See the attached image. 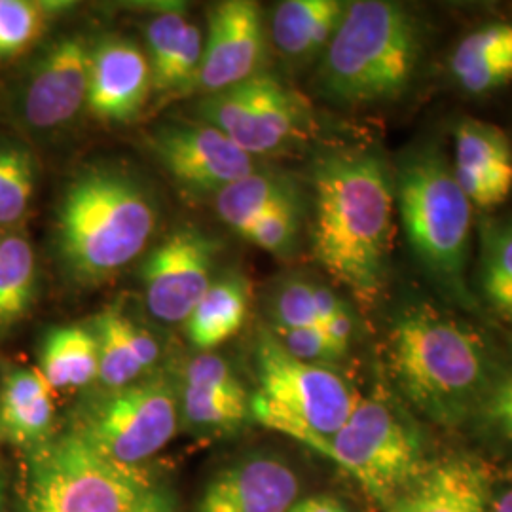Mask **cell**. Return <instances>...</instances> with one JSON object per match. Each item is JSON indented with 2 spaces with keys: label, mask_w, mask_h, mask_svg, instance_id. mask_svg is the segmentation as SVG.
Returning <instances> with one entry per match:
<instances>
[{
  "label": "cell",
  "mask_w": 512,
  "mask_h": 512,
  "mask_svg": "<svg viewBox=\"0 0 512 512\" xmlns=\"http://www.w3.org/2000/svg\"><path fill=\"white\" fill-rule=\"evenodd\" d=\"M217 243L186 226L156 245L141 268L148 311L162 323H184L211 287Z\"/></svg>",
  "instance_id": "cell-13"
},
{
  "label": "cell",
  "mask_w": 512,
  "mask_h": 512,
  "mask_svg": "<svg viewBox=\"0 0 512 512\" xmlns=\"http://www.w3.org/2000/svg\"><path fill=\"white\" fill-rule=\"evenodd\" d=\"M92 48L78 35L59 38L31 63L14 95L19 122L42 135L73 126L88 103Z\"/></svg>",
  "instance_id": "cell-11"
},
{
  "label": "cell",
  "mask_w": 512,
  "mask_h": 512,
  "mask_svg": "<svg viewBox=\"0 0 512 512\" xmlns=\"http://www.w3.org/2000/svg\"><path fill=\"white\" fill-rule=\"evenodd\" d=\"M450 71L459 88L486 95L512 82V23L495 21L478 27L456 46Z\"/></svg>",
  "instance_id": "cell-23"
},
{
  "label": "cell",
  "mask_w": 512,
  "mask_h": 512,
  "mask_svg": "<svg viewBox=\"0 0 512 512\" xmlns=\"http://www.w3.org/2000/svg\"><path fill=\"white\" fill-rule=\"evenodd\" d=\"M37 262L29 239L21 234L0 238V330L19 323L35 302Z\"/></svg>",
  "instance_id": "cell-29"
},
{
  "label": "cell",
  "mask_w": 512,
  "mask_h": 512,
  "mask_svg": "<svg viewBox=\"0 0 512 512\" xmlns=\"http://www.w3.org/2000/svg\"><path fill=\"white\" fill-rule=\"evenodd\" d=\"M150 90L147 54L133 40L107 37L93 46L86 107L95 118L128 124L145 107Z\"/></svg>",
  "instance_id": "cell-16"
},
{
  "label": "cell",
  "mask_w": 512,
  "mask_h": 512,
  "mask_svg": "<svg viewBox=\"0 0 512 512\" xmlns=\"http://www.w3.org/2000/svg\"><path fill=\"white\" fill-rule=\"evenodd\" d=\"M454 175L473 207L494 209L512 194V145L490 122L463 118L454 129Z\"/></svg>",
  "instance_id": "cell-18"
},
{
  "label": "cell",
  "mask_w": 512,
  "mask_h": 512,
  "mask_svg": "<svg viewBox=\"0 0 512 512\" xmlns=\"http://www.w3.org/2000/svg\"><path fill=\"white\" fill-rule=\"evenodd\" d=\"M0 512H8V480L0 469Z\"/></svg>",
  "instance_id": "cell-39"
},
{
  "label": "cell",
  "mask_w": 512,
  "mask_h": 512,
  "mask_svg": "<svg viewBox=\"0 0 512 512\" xmlns=\"http://www.w3.org/2000/svg\"><path fill=\"white\" fill-rule=\"evenodd\" d=\"M275 340L289 355L300 361L327 365L344 357L332 346L327 334L319 327H302V329H272Z\"/></svg>",
  "instance_id": "cell-34"
},
{
  "label": "cell",
  "mask_w": 512,
  "mask_h": 512,
  "mask_svg": "<svg viewBox=\"0 0 512 512\" xmlns=\"http://www.w3.org/2000/svg\"><path fill=\"white\" fill-rule=\"evenodd\" d=\"M476 410L490 431L512 442V372L492 382Z\"/></svg>",
  "instance_id": "cell-35"
},
{
  "label": "cell",
  "mask_w": 512,
  "mask_h": 512,
  "mask_svg": "<svg viewBox=\"0 0 512 512\" xmlns=\"http://www.w3.org/2000/svg\"><path fill=\"white\" fill-rule=\"evenodd\" d=\"M310 450L336 463L382 503H391L420 476V442L378 397H361L348 421Z\"/></svg>",
  "instance_id": "cell-9"
},
{
  "label": "cell",
  "mask_w": 512,
  "mask_h": 512,
  "mask_svg": "<svg viewBox=\"0 0 512 512\" xmlns=\"http://www.w3.org/2000/svg\"><path fill=\"white\" fill-rule=\"evenodd\" d=\"M340 0H287L275 8L272 40L277 52L293 63L323 54L346 14Z\"/></svg>",
  "instance_id": "cell-24"
},
{
  "label": "cell",
  "mask_w": 512,
  "mask_h": 512,
  "mask_svg": "<svg viewBox=\"0 0 512 512\" xmlns=\"http://www.w3.org/2000/svg\"><path fill=\"white\" fill-rule=\"evenodd\" d=\"M179 410L190 431L224 435L251 418V397L220 355L203 351L184 368Z\"/></svg>",
  "instance_id": "cell-17"
},
{
  "label": "cell",
  "mask_w": 512,
  "mask_h": 512,
  "mask_svg": "<svg viewBox=\"0 0 512 512\" xmlns=\"http://www.w3.org/2000/svg\"><path fill=\"white\" fill-rule=\"evenodd\" d=\"M393 186L406 239L423 272L450 298L469 304L465 270L473 205L452 165L437 145H416L399 158Z\"/></svg>",
  "instance_id": "cell-5"
},
{
  "label": "cell",
  "mask_w": 512,
  "mask_h": 512,
  "mask_svg": "<svg viewBox=\"0 0 512 512\" xmlns=\"http://www.w3.org/2000/svg\"><path fill=\"white\" fill-rule=\"evenodd\" d=\"M92 330L99 346L97 382L105 391L147 378L160 361L156 336L118 306L101 311L93 319Z\"/></svg>",
  "instance_id": "cell-19"
},
{
  "label": "cell",
  "mask_w": 512,
  "mask_h": 512,
  "mask_svg": "<svg viewBox=\"0 0 512 512\" xmlns=\"http://www.w3.org/2000/svg\"><path fill=\"white\" fill-rule=\"evenodd\" d=\"M507 317H509V319H511V321H512V311H511V313H509V315H507Z\"/></svg>",
  "instance_id": "cell-40"
},
{
  "label": "cell",
  "mask_w": 512,
  "mask_h": 512,
  "mask_svg": "<svg viewBox=\"0 0 512 512\" xmlns=\"http://www.w3.org/2000/svg\"><path fill=\"white\" fill-rule=\"evenodd\" d=\"M300 234V202L279 203L256 219L241 236L266 253L291 255Z\"/></svg>",
  "instance_id": "cell-32"
},
{
  "label": "cell",
  "mask_w": 512,
  "mask_h": 512,
  "mask_svg": "<svg viewBox=\"0 0 512 512\" xmlns=\"http://www.w3.org/2000/svg\"><path fill=\"white\" fill-rule=\"evenodd\" d=\"M40 374L52 389L86 387L99 378V346L92 327L65 325L48 332L40 348Z\"/></svg>",
  "instance_id": "cell-26"
},
{
  "label": "cell",
  "mask_w": 512,
  "mask_h": 512,
  "mask_svg": "<svg viewBox=\"0 0 512 512\" xmlns=\"http://www.w3.org/2000/svg\"><path fill=\"white\" fill-rule=\"evenodd\" d=\"M179 393L167 376L103 391L84 408L73 429L112 463L141 467L177 435Z\"/></svg>",
  "instance_id": "cell-8"
},
{
  "label": "cell",
  "mask_w": 512,
  "mask_h": 512,
  "mask_svg": "<svg viewBox=\"0 0 512 512\" xmlns=\"http://www.w3.org/2000/svg\"><path fill=\"white\" fill-rule=\"evenodd\" d=\"M480 285L497 311H512V217L488 224L480 251Z\"/></svg>",
  "instance_id": "cell-31"
},
{
  "label": "cell",
  "mask_w": 512,
  "mask_h": 512,
  "mask_svg": "<svg viewBox=\"0 0 512 512\" xmlns=\"http://www.w3.org/2000/svg\"><path fill=\"white\" fill-rule=\"evenodd\" d=\"M37 167L29 148L0 141V226L10 228L25 219L35 192Z\"/></svg>",
  "instance_id": "cell-30"
},
{
  "label": "cell",
  "mask_w": 512,
  "mask_h": 512,
  "mask_svg": "<svg viewBox=\"0 0 512 512\" xmlns=\"http://www.w3.org/2000/svg\"><path fill=\"white\" fill-rule=\"evenodd\" d=\"M389 512H488V478L469 459H446L421 471Z\"/></svg>",
  "instance_id": "cell-20"
},
{
  "label": "cell",
  "mask_w": 512,
  "mask_h": 512,
  "mask_svg": "<svg viewBox=\"0 0 512 512\" xmlns=\"http://www.w3.org/2000/svg\"><path fill=\"white\" fill-rule=\"evenodd\" d=\"M128 512H181V505L179 497L167 484L150 480L133 499Z\"/></svg>",
  "instance_id": "cell-36"
},
{
  "label": "cell",
  "mask_w": 512,
  "mask_h": 512,
  "mask_svg": "<svg viewBox=\"0 0 512 512\" xmlns=\"http://www.w3.org/2000/svg\"><path fill=\"white\" fill-rule=\"evenodd\" d=\"M291 200H298V194L289 179L255 171L220 190L215 196V211L226 226L241 236L266 211Z\"/></svg>",
  "instance_id": "cell-28"
},
{
  "label": "cell",
  "mask_w": 512,
  "mask_h": 512,
  "mask_svg": "<svg viewBox=\"0 0 512 512\" xmlns=\"http://www.w3.org/2000/svg\"><path fill=\"white\" fill-rule=\"evenodd\" d=\"M311 251L323 270L357 298L384 289L395 232V186L382 156L340 150L313 167Z\"/></svg>",
  "instance_id": "cell-1"
},
{
  "label": "cell",
  "mask_w": 512,
  "mask_h": 512,
  "mask_svg": "<svg viewBox=\"0 0 512 512\" xmlns=\"http://www.w3.org/2000/svg\"><path fill=\"white\" fill-rule=\"evenodd\" d=\"M148 148L167 175L188 192L213 194L258 171L256 158L205 122H165L148 135Z\"/></svg>",
  "instance_id": "cell-12"
},
{
  "label": "cell",
  "mask_w": 512,
  "mask_h": 512,
  "mask_svg": "<svg viewBox=\"0 0 512 512\" xmlns=\"http://www.w3.org/2000/svg\"><path fill=\"white\" fill-rule=\"evenodd\" d=\"M148 65L156 93L190 92L202 65V29L171 10L148 21Z\"/></svg>",
  "instance_id": "cell-21"
},
{
  "label": "cell",
  "mask_w": 512,
  "mask_h": 512,
  "mask_svg": "<svg viewBox=\"0 0 512 512\" xmlns=\"http://www.w3.org/2000/svg\"><path fill=\"white\" fill-rule=\"evenodd\" d=\"M490 512H512V488L499 495Z\"/></svg>",
  "instance_id": "cell-38"
},
{
  "label": "cell",
  "mask_w": 512,
  "mask_h": 512,
  "mask_svg": "<svg viewBox=\"0 0 512 512\" xmlns=\"http://www.w3.org/2000/svg\"><path fill=\"white\" fill-rule=\"evenodd\" d=\"M156 226L158 202L139 173L93 162L74 173L57 203V255L78 285H99L145 253Z\"/></svg>",
  "instance_id": "cell-2"
},
{
  "label": "cell",
  "mask_w": 512,
  "mask_h": 512,
  "mask_svg": "<svg viewBox=\"0 0 512 512\" xmlns=\"http://www.w3.org/2000/svg\"><path fill=\"white\" fill-rule=\"evenodd\" d=\"M256 378L251 418L306 448L334 435L361 399L329 366L289 355L270 330L256 344Z\"/></svg>",
  "instance_id": "cell-6"
},
{
  "label": "cell",
  "mask_w": 512,
  "mask_h": 512,
  "mask_svg": "<svg viewBox=\"0 0 512 512\" xmlns=\"http://www.w3.org/2000/svg\"><path fill=\"white\" fill-rule=\"evenodd\" d=\"M291 512H353L342 501L330 495H313V497H300Z\"/></svg>",
  "instance_id": "cell-37"
},
{
  "label": "cell",
  "mask_w": 512,
  "mask_h": 512,
  "mask_svg": "<svg viewBox=\"0 0 512 512\" xmlns=\"http://www.w3.org/2000/svg\"><path fill=\"white\" fill-rule=\"evenodd\" d=\"M389 359L404 395L435 420H458L478 408L494 382L475 334L427 302L397 313Z\"/></svg>",
  "instance_id": "cell-4"
},
{
  "label": "cell",
  "mask_w": 512,
  "mask_h": 512,
  "mask_svg": "<svg viewBox=\"0 0 512 512\" xmlns=\"http://www.w3.org/2000/svg\"><path fill=\"white\" fill-rule=\"evenodd\" d=\"M46 8L27 0H0V59L25 50L44 25Z\"/></svg>",
  "instance_id": "cell-33"
},
{
  "label": "cell",
  "mask_w": 512,
  "mask_h": 512,
  "mask_svg": "<svg viewBox=\"0 0 512 512\" xmlns=\"http://www.w3.org/2000/svg\"><path fill=\"white\" fill-rule=\"evenodd\" d=\"M300 476L275 454H249L222 467L205 484L196 512H291Z\"/></svg>",
  "instance_id": "cell-15"
},
{
  "label": "cell",
  "mask_w": 512,
  "mask_h": 512,
  "mask_svg": "<svg viewBox=\"0 0 512 512\" xmlns=\"http://www.w3.org/2000/svg\"><path fill=\"white\" fill-rule=\"evenodd\" d=\"M264 59V21L256 2L226 0L211 14L200 71L190 92H222L258 74Z\"/></svg>",
  "instance_id": "cell-14"
},
{
  "label": "cell",
  "mask_w": 512,
  "mask_h": 512,
  "mask_svg": "<svg viewBox=\"0 0 512 512\" xmlns=\"http://www.w3.org/2000/svg\"><path fill=\"white\" fill-rule=\"evenodd\" d=\"M421 52L420 23L406 6L387 0L348 2L315 84L338 105L389 103L410 88Z\"/></svg>",
  "instance_id": "cell-3"
},
{
  "label": "cell",
  "mask_w": 512,
  "mask_h": 512,
  "mask_svg": "<svg viewBox=\"0 0 512 512\" xmlns=\"http://www.w3.org/2000/svg\"><path fill=\"white\" fill-rule=\"evenodd\" d=\"M148 482L141 467L112 463L71 429L31 448L18 512H128Z\"/></svg>",
  "instance_id": "cell-7"
},
{
  "label": "cell",
  "mask_w": 512,
  "mask_h": 512,
  "mask_svg": "<svg viewBox=\"0 0 512 512\" xmlns=\"http://www.w3.org/2000/svg\"><path fill=\"white\" fill-rule=\"evenodd\" d=\"M247 306L249 289L243 277L226 275L215 279L184 321L188 340L202 351L219 348L243 327Z\"/></svg>",
  "instance_id": "cell-25"
},
{
  "label": "cell",
  "mask_w": 512,
  "mask_h": 512,
  "mask_svg": "<svg viewBox=\"0 0 512 512\" xmlns=\"http://www.w3.org/2000/svg\"><path fill=\"white\" fill-rule=\"evenodd\" d=\"M346 308L348 304L330 287L308 275L283 277L270 296L272 329L321 327Z\"/></svg>",
  "instance_id": "cell-27"
},
{
  "label": "cell",
  "mask_w": 512,
  "mask_h": 512,
  "mask_svg": "<svg viewBox=\"0 0 512 512\" xmlns=\"http://www.w3.org/2000/svg\"><path fill=\"white\" fill-rule=\"evenodd\" d=\"M54 418L52 387L40 370L8 368L0 384V437L31 450L50 439Z\"/></svg>",
  "instance_id": "cell-22"
},
{
  "label": "cell",
  "mask_w": 512,
  "mask_h": 512,
  "mask_svg": "<svg viewBox=\"0 0 512 512\" xmlns=\"http://www.w3.org/2000/svg\"><path fill=\"white\" fill-rule=\"evenodd\" d=\"M196 118L222 131L249 156H270L294 145L308 124L302 101L270 74L203 95Z\"/></svg>",
  "instance_id": "cell-10"
}]
</instances>
